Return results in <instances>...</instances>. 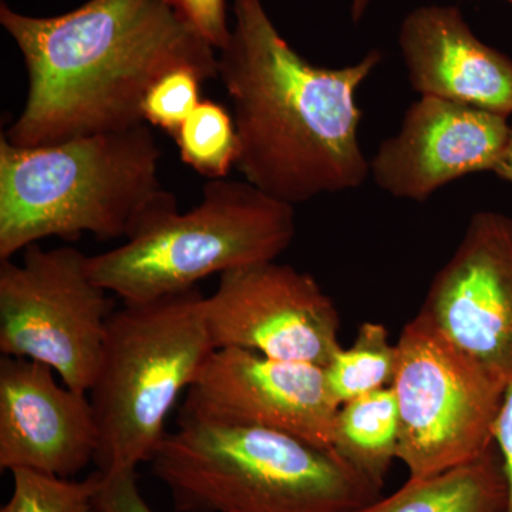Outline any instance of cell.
<instances>
[{"instance_id": "5b68a950", "label": "cell", "mask_w": 512, "mask_h": 512, "mask_svg": "<svg viewBox=\"0 0 512 512\" xmlns=\"http://www.w3.org/2000/svg\"><path fill=\"white\" fill-rule=\"evenodd\" d=\"M204 301L194 288L114 309L89 392L100 473L137 470L167 437L175 402L215 350Z\"/></svg>"}, {"instance_id": "30bf717a", "label": "cell", "mask_w": 512, "mask_h": 512, "mask_svg": "<svg viewBox=\"0 0 512 512\" xmlns=\"http://www.w3.org/2000/svg\"><path fill=\"white\" fill-rule=\"evenodd\" d=\"M204 309L214 349L325 367L342 348L335 303L293 266L274 261L225 272Z\"/></svg>"}, {"instance_id": "7a4b0ae2", "label": "cell", "mask_w": 512, "mask_h": 512, "mask_svg": "<svg viewBox=\"0 0 512 512\" xmlns=\"http://www.w3.org/2000/svg\"><path fill=\"white\" fill-rule=\"evenodd\" d=\"M232 9L217 79L231 100L245 180L293 207L365 184L370 165L356 94L382 53L370 50L343 67L315 66L286 42L262 0H232Z\"/></svg>"}, {"instance_id": "e0dca14e", "label": "cell", "mask_w": 512, "mask_h": 512, "mask_svg": "<svg viewBox=\"0 0 512 512\" xmlns=\"http://www.w3.org/2000/svg\"><path fill=\"white\" fill-rule=\"evenodd\" d=\"M397 343L382 323L365 322L349 349L340 348L325 366L326 382L339 406L392 386Z\"/></svg>"}, {"instance_id": "52a82bcc", "label": "cell", "mask_w": 512, "mask_h": 512, "mask_svg": "<svg viewBox=\"0 0 512 512\" xmlns=\"http://www.w3.org/2000/svg\"><path fill=\"white\" fill-rule=\"evenodd\" d=\"M507 384L417 313L397 340L392 382L400 416L397 460L409 477L463 466L493 448Z\"/></svg>"}, {"instance_id": "9c48e42d", "label": "cell", "mask_w": 512, "mask_h": 512, "mask_svg": "<svg viewBox=\"0 0 512 512\" xmlns=\"http://www.w3.org/2000/svg\"><path fill=\"white\" fill-rule=\"evenodd\" d=\"M339 407L325 367L215 349L187 390L178 421L275 431L332 448Z\"/></svg>"}, {"instance_id": "8fae6325", "label": "cell", "mask_w": 512, "mask_h": 512, "mask_svg": "<svg viewBox=\"0 0 512 512\" xmlns=\"http://www.w3.org/2000/svg\"><path fill=\"white\" fill-rule=\"evenodd\" d=\"M420 312L457 348L512 380V217L477 212Z\"/></svg>"}, {"instance_id": "cb8c5ba5", "label": "cell", "mask_w": 512, "mask_h": 512, "mask_svg": "<svg viewBox=\"0 0 512 512\" xmlns=\"http://www.w3.org/2000/svg\"><path fill=\"white\" fill-rule=\"evenodd\" d=\"M493 173L505 183L512 185V123L510 130V140H508L507 148H505L504 156L501 157L500 163L494 168Z\"/></svg>"}, {"instance_id": "ffe728a7", "label": "cell", "mask_w": 512, "mask_h": 512, "mask_svg": "<svg viewBox=\"0 0 512 512\" xmlns=\"http://www.w3.org/2000/svg\"><path fill=\"white\" fill-rule=\"evenodd\" d=\"M204 77L192 69H175L154 83L143 103V119L148 126L161 128L171 137L201 103Z\"/></svg>"}, {"instance_id": "2e32d148", "label": "cell", "mask_w": 512, "mask_h": 512, "mask_svg": "<svg viewBox=\"0 0 512 512\" xmlns=\"http://www.w3.org/2000/svg\"><path fill=\"white\" fill-rule=\"evenodd\" d=\"M399 440V406L392 386L339 407L332 448L379 490L397 458Z\"/></svg>"}, {"instance_id": "9a60e30c", "label": "cell", "mask_w": 512, "mask_h": 512, "mask_svg": "<svg viewBox=\"0 0 512 512\" xmlns=\"http://www.w3.org/2000/svg\"><path fill=\"white\" fill-rule=\"evenodd\" d=\"M508 491L497 447L433 476L410 478L399 490L353 512H507Z\"/></svg>"}, {"instance_id": "d6986e66", "label": "cell", "mask_w": 512, "mask_h": 512, "mask_svg": "<svg viewBox=\"0 0 512 512\" xmlns=\"http://www.w3.org/2000/svg\"><path fill=\"white\" fill-rule=\"evenodd\" d=\"M12 477V494L0 512H100L99 470L80 481L32 470L13 471Z\"/></svg>"}, {"instance_id": "603a6c76", "label": "cell", "mask_w": 512, "mask_h": 512, "mask_svg": "<svg viewBox=\"0 0 512 512\" xmlns=\"http://www.w3.org/2000/svg\"><path fill=\"white\" fill-rule=\"evenodd\" d=\"M494 444L500 454L507 483V512H512V380L505 389L503 404L495 423Z\"/></svg>"}, {"instance_id": "4fadbf2b", "label": "cell", "mask_w": 512, "mask_h": 512, "mask_svg": "<svg viewBox=\"0 0 512 512\" xmlns=\"http://www.w3.org/2000/svg\"><path fill=\"white\" fill-rule=\"evenodd\" d=\"M52 367L0 359V468L72 478L94 463L99 431L89 393L59 384Z\"/></svg>"}, {"instance_id": "ba28073f", "label": "cell", "mask_w": 512, "mask_h": 512, "mask_svg": "<svg viewBox=\"0 0 512 512\" xmlns=\"http://www.w3.org/2000/svg\"><path fill=\"white\" fill-rule=\"evenodd\" d=\"M79 249L23 251L0 261V352L52 367L70 389L89 393L99 369L111 293L97 284Z\"/></svg>"}, {"instance_id": "44dd1931", "label": "cell", "mask_w": 512, "mask_h": 512, "mask_svg": "<svg viewBox=\"0 0 512 512\" xmlns=\"http://www.w3.org/2000/svg\"><path fill=\"white\" fill-rule=\"evenodd\" d=\"M201 33L217 52L228 45L227 0H167Z\"/></svg>"}, {"instance_id": "7c38bea8", "label": "cell", "mask_w": 512, "mask_h": 512, "mask_svg": "<svg viewBox=\"0 0 512 512\" xmlns=\"http://www.w3.org/2000/svg\"><path fill=\"white\" fill-rule=\"evenodd\" d=\"M510 130L508 117L420 96L404 114L399 131L369 161L370 175L392 197L423 202L458 178L493 173Z\"/></svg>"}, {"instance_id": "d4e9b609", "label": "cell", "mask_w": 512, "mask_h": 512, "mask_svg": "<svg viewBox=\"0 0 512 512\" xmlns=\"http://www.w3.org/2000/svg\"><path fill=\"white\" fill-rule=\"evenodd\" d=\"M372 0H352V8H350V16L355 23H359L365 16L367 8H369Z\"/></svg>"}, {"instance_id": "3957f363", "label": "cell", "mask_w": 512, "mask_h": 512, "mask_svg": "<svg viewBox=\"0 0 512 512\" xmlns=\"http://www.w3.org/2000/svg\"><path fill=\"white\" fill-rule=\"evenodd\" d=\"M147 123L18 147L0 137V261L43 239L137 238L180 211Z\"/></svg>"}, {"instance_id": "6da1fadb", "label": "cell", "mask_w": 512, "mask_h": 512, "mask_svg": "<svg viewBox=\"0 0 512 512\" xmlns=\"http://www.w3.org/2000/svg\"><path fill=\"white\" fill-rule=\"evenodd\" d=\"M0 25L25 62L28 93L2 136L18 147L127 130L164 74L217 79L218 52L167 0H89L53 18L2 2Z\"/></svg>"}, {"instance_id": "8992f818", "label": "cell", "mask_w": 512, "mask_h": 512, "mask_svg": "<svg viewBox=\"0 0 512 512\" xmlns=\"http://www.w3.org/2000/svg\"><path fill=\"white\" fill-rule=\"evenodd\" d=\"M296 234L295 207L248 183L210 180L200 202L89 256L94 281L123 302L190 291L211 275L274 262Z\"/></svg>"}, {"instance_id": "277c9868", "label": "cell", "mask_w": 512, "mask_h": 512, "mask_svg": "<svg viewBox=\"0 0 512 512\" xmlns=\"http://www.w3.org/2000/svg\"><path fill=\"white\" fill-rule=\"evenodd\" d=\"M150 467L175 512H353L380 494L333 448L194 421H178Z\"/></svg>"}, {"instance_id": "484cf974", "label": "cell", "mask_w": 512, "mask_h": 512, "mask_svg": "<svg viewBox=\"0 0 512 512\" xmlns=\"http://www.w3.org/2000/svg\"><path fill=\"white\" fill-rule=\"evenodd\" d=\"M507 2H510V3H512V0H507Z\"/></svg>"}, {"instance_id": "ac0fdd59", "label": "cell", "mask_w": 512, "mask_h": 512, "mask_svg": "<svg viewBox=\"0 0 512 512\" xmlns=\"http://www.w3.org/2000/svg\"><path fill=\"white\" fill-rule=\"evenodd\" d=\"M173 138L183 163L208 180L227 178L237 165L234 117L220 103L202 100Z\"/></svg>"}, {"instance_id": "5bb4252c", "label": "cell", "mask_w": 512, "mask_h": 512, "mask_svg": "<svg viewBox=\"0 0 512 512\" xmlns=\"http://www.w3.org/2000/svg\"><path fill=\"white\" fill-rule=\"evenodd\" d=\"M399 46L420 96L512 114V60L481 42L457 6H420L404 18Z\"/></svg>"}, {"instance_id": "7402d4cb", "label": "cell", "mask_w": 512, "mask_h": 512, "mask_svg": "<svg viewBox=\"0 0 512 512\" xmlns=\"http://www.w3.org/2000/svg\"><path fill=\"white\" fill-rule=\"evenodd\" d=\"M97 505L100 512H154L140 493L137 470L100 473Z\"/></svg>"}]
</instances>
